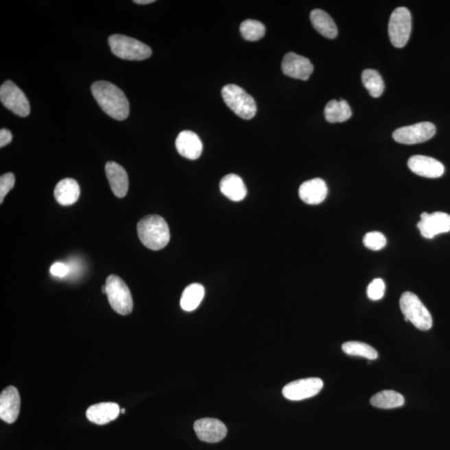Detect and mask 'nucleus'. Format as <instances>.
<instances>
[{
    "mask_svg": "<svg viewBox=\"0 0 450 450\" xmlns=\"http://www.w3.org/2000/svg\"><path fill=\"white\" fill-rule=\"evenodd\" d=\"M93 95L102 110L111 118L125 120L130 115V104L123 92L114 84L98 81L92 84Z\"/></svg>",
    "mask_w": 450,
    "mask_h": 450,
    "instance_id": "nucleus-1",
    "label": "nucleus"
},
{
    "mask_svg": "<svg viewBox=\"0 0 450 450\" xmlns=\"http://www.w3.org/2000/svg\"><path fill=\"white\" fill-rule=\"evenodd\" d=\"M139 239L143 246L152 250H160L169 244L170 233L164 218L149 215L139 221L137 226Z\"/></svg>",
    "mask_w": 450,
    "mask_h": 450,
    "instance_id": "nucleus-2",
    "label": "nucleus"
},
{
    "mask_svg": "<svg viewBox=\"0 0 450 450\" xmlns=\"http://www.w3.org/2000/svg\"><path fill=\"white\" fill-rule=\"evenodd\" d=\"M401 311L405 316V321L410 322L422 331H429L433 326L431 314L416 294L405 292L399 300Z\"/></svg>",
    "mask_w": 450,
    "mask_h": 450,
    "instance_id": "nucleus-3",
    "label": "nucleus"
},
{
    "mask_svg": "<svg viewBox=\"0 0 450 450\" xmlns=\"http://www.w3.org/2000/svg\"><path fill=\"white\" fill-rule=\"evenodd\" d=\"M224 103L236 115L244 119H253L257 106L253 97L235 84H227L222 88Z\"/></svg>",
    "mask_w": 450,
    "mask_h": 450,
    "instance_id": "nucleus-4",
    "label": "nucleus"
},
{
    "mask_svg": "<svg viewBox=\"0 0 450 450\" xmlns=\"http://www.w3.org/2000/svg\"><path fill=\"white\" fill-rule=\"evenodd\" d=\"M108 44L113 54L120 59L127 60H143L152 56V49L135 38L114 34L108 38Z\"/></svg>",
    "mask_w": 450,
    "mask_h": 450,
    "instance_id": "nucleus-5",
    "label": "nucleus"
},
{
    "mask_svg": "<svg viewBox=\"0 0 450 450\" xmlns=\"http://www.w3.org/2000/svg\"><path fill=\"white\" fill-rule=\"evenodd\" d=\"M106 286L108 300L113 309L122 316L130 314L133 310V300L126 283L119 276L110 275L106 279Z\"/></svg>",
    "mask_w": 450,
    "mask_h": 450,
    "instance_id": "nucleus-6",
    "label": "nucleus"
},
{
    "mask_svg": "<svg viewBox=\"0 0 450 450\" xmlns=\"http://www.w3.org/2000/svg\"><path fill=\"white\" fill-rule=\"evenodd\" d=\"M412 30V17L408 9L397 8L392 13L389 22V36L392 45L403 48L407 45Z\"/></svg>",
    "mask_w": 450,
    "mask_h": 450,
    "instance_id": "nucleus-7",
    "label": "nucleus"
},
{
    "mask_svg": "<svg viewBox=\"0 0 450 450\" xmlns=\"http://www.w3.org/2000/svg\"><path fill=\"white\" fill-rule=\"evenodd\" d=\"M0 99L6 107L21 117H27L30 113V104L24 92L12 81H6L0 88Z\"/></svg>",
    "mask_w": 450,
    "mask_h": 450,
    "instance_id": "nucleus-8",
    "label": "nucleus"
},
{
    "mask_svg": "<svg viewBox=\"0 0 450 450\" xmlns=\"http://www.w3.org/2000/svg\"><path fill=\"white\" fill-rule=\"evenodd\" d=\"M436 133V127L430 122L399 128L393 133L395 141L403 145H416L429 141Z\"/></svg>",
    "mask_w": 450,
    "mask_h": 450,
    "instance_id": "nucleus-9",
    "label": "nucleus"
},
{
    "mask_svg": "<svg viewBox=\"0 0 450 450\" xmlns=\"http://www.w3.org/2000/svg\"><path fill=\"white\" fill-rule=\"evenodd\" d=\"M323 386L324 383L319 378L302 379L286 385L282 393L289 401H300L316 396Z\"/></svg>",
    "mask_w": 450,
    "mask_h": 450,
    "instance_id": "nucleus-10",
    "label": "nucleus"
},
{
    "mask_svg": "<svg viewBox=\"0 0 450 450\" xmlns=\"http://www.w3.org/2000/svg\"><path fill=\"white\" fill-rule=\"evenodd\" d=\"M423 237L434 239L438 235L450 231V215L443 212L423 213L418 223Z\"/></svg>",
    "mask_w": 450,
    "mask_h": 450,
    "instance_id": "nucleus-11",
    "label": "nucleus"
},
{
    "mask_svg": "<svg viewBox=\"0 0 450 450\" xmlns=\"http://www.w3.org/2000/svg\"><path fill=\"white\" fill-rule=\"evenodd\" d=\"M281 67L285 75L301 80H308L313 71V66L307 58L292 52L285 54Z\"/></svg>",
    "mask_w": 450,
    "mask_h": 450,
    "instance_id": "nucleus-12",
    "label": "nucleus"
},
{
    "mask_svg": "<svg viewBox=\"0 0 450 450\" xmlns=\"http://www.w3.org/2000/svg\"><path fill=\"white\" fill-rule=\"evenodd\" d=\"M196 436L206 443H218L226 436L228 430L224 423L216 418H205L193 425Z\"/></svg>",
    "mask_w": 450,
    "mask_h": 450,
    "instance_id": "nucleus-13",
    "label": "nucleus"
},
{
    "mask_svg": "<svg viewBox=\"0 0 450 450\" xmlns=\"http://www.w3.org/2000/svg\"><path fill=\"white\" fill-rule=\"evenodd\" d=\"M408 166L411 171L425 178H440L445 173V166L441 162L425 155H414L410 157Z\"/></svg>",
    "mask_w": 450,
    "mask_h": 450,
    "instance_id": "nucleus-14",
    "label": "nucleus"
},
{
    "mask_svg": "<svg viewBox=\"0 0 450 450\" xmlns=\"http://www.w3.org/2000/svg\"><path fill=\"white\" fill-rule=\"evenodd\" d=\"M21 410V396L16 388L7 387L0 395V418L1 420L12 424L16 421Z\"/></svg>",
    "mask_w": 450,
    "mask_h": 450,
    "instance_id": "nucleus-15",
    "label": "nucleus"
},
{
    "mask_svg": "<svg viewBox=\"0 0 450 450\" xmlns=\"http://www.w3.org/2000/svg\"><path fill=\"white\" fill-rule=\"evenodd\" d=\"M178 152L182 156L195 161L200 157L203 151V143L196 133L192 131H182L176 141Z\"/></svg>",
    "mask_w": 450,
    "mask_h": 450,
    "instance_id": "nucleus-16",
    "label": "nucleus"
},
{
    "mask_svg": "<svg viewBox=\"0 0 450 450\" xmlns=\"http://www.w3.org/2000/svg\"><path fill=\"white\" fill-rule=\"evenodd\" d=\"M327 195V185L319 178L305 182L298 189L300 199L308 204H320Z\"/></svg>",
    "mask_w": 450,
    "mask_h": 450,
    "instance_id": "nucleus-17",
    "label": "nucleus"
},
{
    "mask_svg": "<svg viewBox=\"0 0 450 450\" xmlns=\"http://www.w3.org/2000/svg\"><path fill=\"white\" fill-rule=\"evenodd\" d=\"M106 173L113 193L118 198H123L129 189V178L126 169L117 163L108 162Z\"/></svg>",
    "mask_w": 450,
    "mask_h": 450,
    "instance_id": "nucleus-18",
    "label": "nucleus"
},
{
    "mask_svg": "<svg viewBox=\"0 0 450 450\" xmlns=\"http://www.w3.org/2000/svg\"><path fill=\"white\" fill-rule=\"evenodd\" d=\"M120 413L119 406L115 403H100L92 405L86 411L88 420L96 425H106L115 418Z\"/></svg>",
    "mask_w": 450,
    "mask_h": 450,
    "instance_id": "nucleus-19",
    "label": "nucleus"
},
{
    "mask_svg": "<svg viewBox=\"0 0 450 450\" xmlns=\"http://www.w3.org/2000/svg\"><path fill=\"white\" fill-rule=\"evenodd\" d=\"M220 188L224 196L232 201H241L247 195V189L241 178L236 174H228L220 181Z\"/></svg>",
    "mask_w": 450,
    "mask_h": 450,
    "instance_id": "nucleus-20",
    "label": "nucleus"
},
{
    "mask_svg": "<svg viewBox=\"0 0 450 450\" xmlns=\"http://www.w3.org/2000/svg\"><path fill=\"white\" fill-rule=\"evenodd\" d=\"M80 195L79 184L73 178H64L57 184L54 189V197L58 203L64 206L76 203Z\"/></svg>",
    "mask_w": 450,
    "mask_h": 450,
    "instance_id": "nucleus-21",
    "label": "nucleus"
},
{
    "mask_svg": "<svg viewBox=\"0 0 450 450\" xmlns=\"http://www.w3.org/2000/svg\"><path fill=\"white\" fill-rule=\"evenodd\" d=\"M310 21L312 25L321 36L325 38H335L338 36V29L335 21L329 15L322 10H313L310 13Z\"/></svg>",
    "mask_w": 450,
    "mask_h": 450,
    "instance_id": "nucleus-22",
    "label": "nucleus"
},
{
    "mask_svg": "<svg viewBox=\"0 0 450 450\" xmlns=\"http://www.w3.org/2000/svg\"><path fill=\"white\" fill-rule=\"evenodd\" d=\"M324 115L329 123H342L351 118L352 110L347 101L333 99L326 104Z\"/></svg>",
    "mask_w": 450,
    "mask_h": 450,
    "instance_id": "nucleus-23",
    "label": "nucleus"
},
{
    "mask_svg": "<svg viewBox=\"0 0 450 450\" xmlns=\"http://www.w3.org/2000/svg\"><path fill=\"white\" fill-rule=\"evenodd\" d=\"M370 403L379 409H395L403 405L405 398L396 391L383 390L375 394L370 399Z\"/></svg>",
    "mask_w": 450,
    "mask_h": 450,
    "instance_id": "nucleus-24",
    "label": "nucleus"
},
{
    "mask_svg": "<svg viewBox=\"0 0 450 450\" xmlns=\"http://www.w3.org/2000/svg\"><path fill=\"white\" fill-rule=\"evenodd\" d=\"M204 296V288L200 284H192L187 287L182 294L181 308L185 311H193L199 307Z\"/></svg>",
    "mask_w": 450,
    "mask_h": 450,
    "instance_id": "nucleus-25",
    "label": "nucleus"
},
{
    "mask_svg": "<svg viewBox=\"0 0 450 450\" xmlns=\"http://www.w3.org/2000/svg\"><path fill=\"white\" fill-rule=\"evenodd\" d=\"M362 81L364 86L366 88L368 93L374 98H378L382 95L385 91V83L381 75L375 69H366L362 73Z\"/></svg>",
    "mask_w": 450,
    "mask_h": 450,
    "instance_id": "nucleus-26",
    "label": "nucleus"
},
{
    "mask_svg": "<svg viewBox=\"0 0 450 450\" xmlns=\"http://www.w3.org/2000/svg\"><path fill=\"white\" fill-rule=\"evenodd\" d=\"M342 350L345 354L351 356L363 357V358L371 360L378 358V352L366 343L351 341V342L343 344Z\"/></svg>",
    "mask_w": 450,
    "mask_h": 450,
    "instance_id": "nucleus-27",
    "label": "nucleus"
},
{
    "mask_svg": "<svg viewBox=\"0 0 450 450\" xmlns=\"http://www.w3.org/2000/svg\"><path fill=\"white\" fill-rule=\"evenodd\" d=\"M240 33L244 40L248 41H257L261 40L265 34V27L262 23L247 19L240 25Z\"/></svg>",
    "mask_w": 450,
    "mask_h": 450,
    "instance_id": "nucleus-28",
    "label": "nucleus"
},
{
    "mask_svg": "<svg viewBox=\"0 0 450 450\" xmlns=\"http://www.w3.org/2000/svg\"><path fill=\"white\" fill-rule=\"evenodd\" d=\"M363 242L368 250L378 251L386 246L387 239L382 233L374 231L368 233L364 236Z\"/></svg>",
    "mask_w": 450,
    "mask_h": 450,
    "instance_id": "nucleus-29",
    "label": "nucleus"
},
{
    "mask_svg": "<svg viewBox=\"0 0 450 450\" xmlns=\"http://www.w3.org/2000/svg\"><path fill=\"white\" fill-rule=\"evenodd\" d=\"M386 284L381 279H375L368 286L367 296L371 300H381L385 296Z\"/></svg>",
    "mask_w": 450,
    "mask_h": 450,
    "instance_id": "nucleus-30",
    "label": "nucleus"
},
{
    "mask_svg": "<svg viewBox=\"0 0 450 450\" xmlns=\"http://www.w3.org/2000/svg\"><path fill=\"white\" fill-rule=\"evenodd\" d=\"M15 177L12 173L3 174L0 178V203H3L7 193L14 188Z\"/></svg>",
    "mask_w": 450,
    "mask_h": 450,
    "instance_id": "nucleus-31",
    "label": "nucleus"
},
{
    "mask_svg": "<svg viewBox=\"0 0 450 450\" xmlns=\"http://www.w3.org/2000/svg\"><path fill=\"white\" fill-rule=\"evenodd\" d=\"M69 272V268L63 263H54L50 268V273L54 276L63 278Z\"/></svg>",
    "mask_w": 450,
    "mask_h": 450,
    "instance_id": "nucleus-32",
    "label": "nucleus"
},
{
    "mask_svg": "<svg viewBox=\"0 0 450 450\" xmlns=\"http://www.w3.org/2000/svg\"><path fill=\"white\" fill-rule=\"evenodd\" d=\"M12 141V134L10 130L2 129L0 130V147L3 148Z\"/></svg>",
    "mask_w": 450,
    "mask_h": 450,
    "instance_id": "nucleus-33",
    "label": "nucleus"
},
{
    "mask_svg": "<svg viewBox=\"0 0 450 450\" xmlns=\"http://www.w3.org/2000/svg\"><path fill=\"white\" fill-rule=\"evenodd\" d=\"M134 2L138 5H149V3H154V0H135Z\"/></svg>",
    "mask_w": 450,
    "mask_h": 450,
    "instance_id": "nucleus-34",
    "label": "nucleus"
},
{
    "mask_svg": "<svg viewBox=\"0 0 450 450\" xmlns=\"http://www.w3.org/2000/svg\"><path fill=\"white\" fill-rule=\"evenodd\" d=\"M102 292H103V294H106V285H104L102 287Z\"/></svg>",
    "mask_w": 450,
    "mask_h": 450,
    "instance_id": "nucleus-35",
    "label": "nucleus"
},
{
    "mask_svg": "<svg viewBox=\"0 0 450 450\" xmlns=\"http://www.w3.org/2000/svg\"><path fill=\"white\" fill-rule=\"evenodd\" d=\"M120 413L125 414L126 410L125 409L120 410Z\"/></svg>",
    "mask_w": 450,
    "mask_h": 450,
    "instance_id": "nucleus-36",
    "label": "nucleus"
}]
</instances>
